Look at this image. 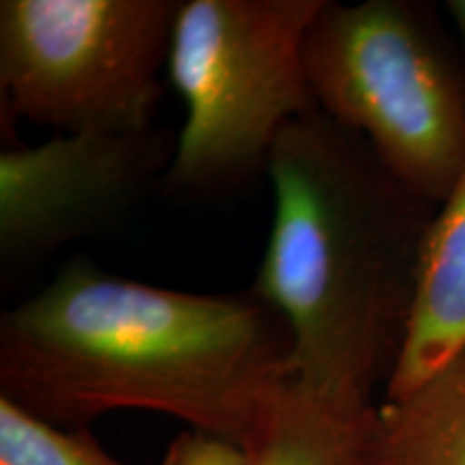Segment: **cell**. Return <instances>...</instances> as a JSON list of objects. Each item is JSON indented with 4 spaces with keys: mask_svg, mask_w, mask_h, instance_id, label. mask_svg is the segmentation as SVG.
<instances>
[{
    "mask_svg": "<svg viewBox=\"0 0 465 465\" xmlns=\"http://www.w3.org/2000/svg\"><path fill=\"white\" fill-rule=\"evenodd\" d=\"M162 465H254V457L240 441L192 429L171 441Z\"/></svg>",
    "mask_w": 465,
    "mask_h": 465,
    "instance_id": "obj_11",
    "label": "cell"
},
{
    "mask_svg": "<svg viewBox=\"0 0 465 465\" xmlns=\"http://www.w3.org/2000/svg\"><path fill=\"white\" fill-rule=\"evenodd\" d=\"M182 0H3V119L61 134L151 130Z\"/></svg>",
    "mask_w": 465,
    "mask_h": 465,
    "instance_id": "obj_5",
    "label": "cell"
},
{
    "mask_svg": "<svg viewBox=\"0 0 465 465\" xmlns=\"http://www.w3.org/2000/svg\"><path fill=\"white\" fill-rule=\"evenodd\" d=\"M465 347V166L424 232L416 293L386 401L431 380Z\"/></svg>",
    "mask_w": 465,
    "mask_h": 465,
    "instance_id": "obj_7",
    "label": "cell"
},
{
    "mask_svg": "<svg viewBox=\"0 0 465 465\" xmlns=\"http://www.w3.org/2000/svg\"><path fill=\"white\" fill-rule=\"evenodd\" d=\"M323 0H182L166 74L188 116L164 188L213 196L267 173L291 121L315 113L302 45Z\"/></svg>",
    "mask_w": 465,
    "mask_h": 465,
    "instance_id": "obj_4",
    "label": "cell"
},
{
    "mask_svg": "<svg viewBox=\"0 0 465 465\" xmlns=\"http://www.w3.org/2000/svg\"><path fill=\"white\" fill-rule=\"evenodd\" d=\"M293 336L252 289L205 295L74 257L0 319V397L63 429L151 410L246 446Z\"/></svg>",
    "mask_w": 465,
    "mask_h": 465,
    "instance_id": "obj_1",
    "label": "cell"
},
{
    "mask_svg": "<svg viewBox=\"0 0 465 465\" xmlns=\"http://www.w3.org/2000/svg\"><path fill=\"white\" fill-rule=\"evenodd\" d=\"M446 11H449L452 25L457 28L459 35V56H461V65L465 74V0H449L446 3Z\"/></svg>",
    "mask_w": 465,
    "mask_h": 465,
    "instance_id": "obj_12",
    "label": "cell"
},
{
    "mask_svg": "<svg viewBox=\"0 0 465 465\" xmlns=\"http://www.w3.org/2000/svg\"><path fill=\"white\" fill-rule=\"evenodd\" d=\"M380 465H465V347L414 392L380 407Z\"/></svg>",
    "mask_w": 465,
    "mask_h": 465,
    "instance_id": "obj_9",
    "label": "cell"
},
{
    "mask_svg": "<svg viewBox=\"0 0 465 465\" xmlns=\"http://www.w3.org/2000/svg\"><path fill=\"white\" fill-rule=\"evenodd\" d=\"M254 465H380V407L319 391L287 371L261 405Z\"/></svg>",
    "mask_w": 465,
    "mask_h": 465,
    "instance_id": "obj_8",
    "label": "cell"
},
{
    "mask_svg": "<svg viewBox=\"0 0 465 465\" xmlns=\"http://www.w3.org/2000/svg\"><path fill=\"white\" fill-rule=\"evenodd\" d=\"M0 465H124L86 429H63L0 397Z\"/></svg>",
    "mask_w": 465,
    "mask_h": 465,
    "instance_id": "obj_10",
    "label": "cell"
},
{
    "mask_svg": "<svg viewBox=\"0 0 465 465\" xmlns=\"http://www.w3.org/2000/svg\"><path fill=\"white\" fill-rule=\"evenodd\" d=\"M265 174L274 220L252 291L287 322L302 381L373 403L403 349L429 203L322 110L284 127Z\"/></svg>",
    "mask_w": 465,
    "mask_h": 465,
    "instance_id": "obj_2",
    "label": "cell"
},
{
    "mask_svg": "<svg viewBox=\"0 0 465 465\" xmlns=\"http://www.w3.org/2000/svg\"><path fill=\"white\" fill-rule=\"evenodd\" d=\"M174 144L155 132L58 134L42 144L0 151V259L31 265L130 213L164 182Z\"/></svg>",
    "mask_w": 465,
    "mask_h": 465,
    "instance_id": "obj_6",
    "label": "cell"
},
{
    "mask_svg": "<svg viewBox=\"0 0 465 465\" xmlns=\"http://www.w3.org/2000/svg\"><path fill=\"white\" fill-rule=\"evenodd\" d=\"M302 61L325 116L362 136L411 194L444 203L465 166V74L427 11L323 0Z\"/></svg>",
    "mask_w": 465,
    "mask_h": 465,
    "instance_id": "obj_3",
    "label": "cell"
}]
</instances>
